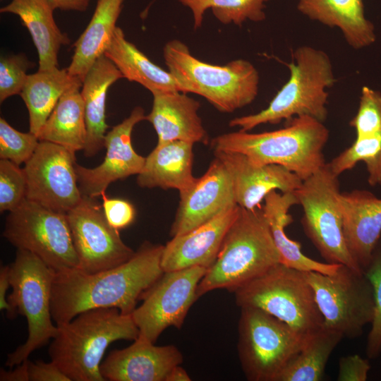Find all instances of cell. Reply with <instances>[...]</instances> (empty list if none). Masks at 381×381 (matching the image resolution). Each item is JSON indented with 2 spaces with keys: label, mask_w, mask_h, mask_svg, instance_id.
Segmentation results:
<instances>
[{
  "label": "cell",
  "mask_w": 381,
  "mask_h": 381,
  "mask_svg": "<svg viewBox=\"0 0 381 381\" xmlns=\"http://www.w3.org/2000/svg\"><path fill=\"white\" fill-rule=\"evenodd\" d=\"M164 246L143 242L127 262L92 274L79 270L55 272L52 315L56 325L91 309L115 308L131 315L143 293L164 273Z\"/></svg>",
  "instance_id": "cell-1"
},
{
  "label": "cell",
  "mask_w": 381,
  "mask_h": 381,
  "mask_svg": "<svg viewBox=\"0 0 381 381\" xmlns=\"http://www.w3.org/2000/svg\"><path fill=\"white\" fill-rule=\"evenodd\" d=\"M329 134L323 122L302 116L272 131L224 133L214 138L210 145L214 152L240 153L258 166L280 165L304 181L325 165L323 149Z\"/></svg>",
  "instance_id": "cell-2"
},
{
  "label": "cell",
  "mask_w": 381,
  "mask_h": 381,
  "mask_svg": "<svg viewBox=\"0 0 381 381\" xmlns=\"http://www.w3.org/2000/svg\"><path fill=\"white\" fill-rule=\"evenodd\" d=\"M57 326L48 353L71 381H106L100 365L107 347L139 336L131 315L115 308L88 310Z\"/></svg>",
  "instance_id": "cell-3"
},
{
  "label": "cell",
  "mask_w": 381,
  "mask_h": 381,
  "mask_svg": "<svg viewBox=\"0 0 381 381\" xmlns=\"http://www.w3.org/2000/svg\"><path fill=\"white\" fill-rule=\"evenodd\" d=\"M280 263L270 224L262 209L239 206L216 260L198 288V298L220 289L234 292Z\"/></svg>",
  "instance_id": "cell-4"
},
{
  "label": "cell",
  "mask_w": 381,
  "mask_h": 381,
  "mask_svg": "<svg viewBox=\"0 0 381 381\" xmlns=\"http://www.w3.org/2000/svg\"><path fill=\"white\" fill-rule=\"evenodd\" d=\"M286 66L290 71L289 79L268 107L258 113L233 119L229 123L231 127L249 131L261 124H277L302 116L321 122L326 120L327 89L335 83L329 56L322 50L302 46L295 49L291 63Z\"/></svg>",
  "instance_id": "cell-5"
},
{
  "label": "cell",
  "mask_w": 381,
  "mask_h": 381,
  "mask_svg": "<svg viewBox=\"0 0 381 381\" xmlns=\"http://www.w3.org/2000/svg\"><path fill=\"white\" fill-rule=\"evenodd\" d=\"M163 53L179 91L202 96L221 112L247 106L258 95L259 73L248 61L239 59L224 66L205 63L177 40L168 42Z\"/></svg>",
  "instance_id": "cell-6"
},
{
  "label": "cell",
  "mask_w": 381,
  "mask_h": 381,
  "mask_svg": "<svg viewBox=\"0 0 381 381\" xmlns=\"http://www.w3.org/2000/svg\"><path fill=\"white\" fill-rule=\"evenodd\" d=\"M10 265L11 293L8 301L28 322L25 342L8 353L5 365L11 368L21 363L35 350L54 339L58 326L53 324L52 294L55 272L32 253L17 249Z\"/></svg>",
  "instance_id": "cell-7"
},
{
  "label": "cell",
  "mask_w": 381,
  "mask_h": 381,
  "mask_svg": "<svg viewBox=\"0 0 381 381\" xmlns=\"http://www.w3.org/2000/svg\"><path fill=\"white\" fill-rule=\"evenodd\" d=\"M233 293L240 308L262 309L303 335L322 326L323 318L305 272L278 263Z\"/></svg>",
  "instance_id": "cell-8"
},
{
  "label": "cell",
  "mask_w": 381,
  "mask_h": 381,
  "mask_svg": "<svg viewBox=\"0 0 381 381\" xmlns=\"http://www.w3.org/2000/svg\"><path fill=\"white\" fill-rule=\"evenodd\" d=\"M238 330V357L250 381H277L308 336L254 307L241 308Z\"/></svg>",
  "instance_id": "cell-9"
},
{
  "label": "cell",
  "mask_w": 381,
  "mask_h": 381,
  "mask_svg": "<svg viewBox=\"0 0 381 381\" xmlns=\"http://www.w3.org/2000/svg\"><path fill=\"white\" fill-rule=\"evenodd\" d=\"M338 178L326 163L294 192L303 207L302 225L328 263L363 272L350 253L344 236Z\"/></svg>",
  "instance_id": "cell-10"
},
{
  "label": "cell",
  "mask_w": 381,
  "mask_h": 381,
  "mask_svg": "<svg viewBox=\"0 0 381 381\" xmlns=\"http://www.w3.org/2000/svg\"><path fill=\"white\" fill-rule=\"evenodd\" d=\"M3 236L17 249L37 255L55 272L79 269L65 213L25 199L9 212Z\"/></svg>",
  "instance_id": "cell-11"
},
{
  "label": "cell",
  "mask_w": 381,
  "mask_h": 381,
  "mask_svg": "<svg viewBox=\"0 0 381 381\" xmlns=\"http://www.w3.org/2000/svg\"><path fill=\"white\" fill-rule=\"evenodd\" d=\"M305 275L323 325L350 339L361 335L375 310L373 288L365 273L341 265L333 274L305 272Z\"/></svg>",
  "instance_id": "cell-12"
},
{
  "label": "cell",
  "mask_w": 381,
  "mask_h": 381,
  "mask_svg": "<svg viewBox=\"0 0 381 381\" xmlns=\"http://www.w3.org/2000/svg\"><path fill=\"white\" fill-rule=\"evenodd\" d=\"M207 269L192 267L164 272L141 296L131 316L141 336L155 343L168 327L180 329L198 298V286Z\"/></svg>",
  "instance_id": "cell-13"
},
{
  "label": "cell",
  "mask_w": 381,
  "mask_h": 381,
  "mask_svg": "<svg viewBox=\"0 0 381 381\" xmlns=\"http://www.w3.org/2000/svg\"><path fill=\"white\" fill-rule=\"evenodd\" d=\"M75 164V154L59 145L40 141L23 168L26 199L66 214L83 198Z\"/></svg>",
  "instance_id": "cell-14"
},
{
  "label": "cell",
  "mask_w": 381,
  "mask_h": 381,
  "mask_svg": "<svg viewBox=\"0 0 381 381\" xmlns=\"http://www.w3.org/2000/svg\"><path fill=\"white\" fill-rule=\"evenodd\" d=\"M79 270L92 274L117 267L135 254L107 222L102 207L95 198L83 195L66 213Z\"/></svg>",
  "instance_id": "cell-15"
},
{
  "label": "cell",
  "mask_w": 381,
  "mask_h": 381,
  "mask_svg": "<svg viewBox=\"0 0 381 381\" xmlns=\"http://www.w3.org/2000/svg\"><path fill=\"white\" fill-rule=\"evenodd\" d=\"M145 119L144 109L135 107L126 119L107 133L106 155L99 166L86 168L75 164L78 183L83 195L95 198L105 193L111 183L141 171L145 157L134 150L131 133L134 126Z\"/></svg>",
  "instance_id": "cell-16"
},
{
  "label": "cell",
  "mask_w": 381,
  "mask_h": 381,
  "mask_svg": "<svg viewBox=\"0 0 381 381\" xmlns=\"http://www.w3.org/2000/svg\"><path fill=\"white\" fill-rule=\"evenodd\" d=\"M179 195V204L170 230L172 237L194 229L237 204L231 176L217 157L193 186Z\"/></svg>",
  "instance_id": "cell-17"
},
{
  "label": "cell",
  "mask_w": 381,
  "mask_h": 381,
  "mask_svg": "<svg viewBox=\"0 0 381 381\" xmlns=\"http://www.w3.org/2000/svg\"><path fill=\"white\" fill-rule=\"evenodd\" d=\"M183 362L174 345L156 346L138 336L129 346L111 351L100 365L109 381H165L169 372Z\"/></svg>",
  "instance_id": "cell-18"
},
{
  "label": "cell",
  "mask_w": 381,
  "mask_h": 381,
  "mask_svg": "<svg viewBox=\"0 0 381 381\" xmlns=\"http://www.w3.org/2000/svg\"><path fill=\"white\" fill-rule=\"evenodd\" d=\"M238 209L237 204L231 205L209 222L172 237L163 248L161 265L164 272L196 266L209 269L216 260Z\"/></svg>",
  "instance_id": "cell-19"
},
{
  "label": "cell",
  "mask_w": 381,
  "mask_h": 381,
  "mask_svg": "<svg viewBox=\"0 0 381 381\" xmlns=\"http://www.w3.org/2000/svg\"><path fill=\"white\" fill-rule=\"evenodd\" d=\"M229 171L236 202L241 207H257L270 192L294 193L303 181L294 173L277 164L254 165L242 154L214 152Z\"/></svg>",
  "instance_id": "cell-20"
},
{
  "label": "cell",
  "mask_w": 381,
  "mask_h": 381,
  "mask_svg": "<svg viewBox=\"0 0 381 381\" xmlns=\"http://www.w3.org/2000/svg\"><path fill=\"white\" fill-rule=\"evenodd\" d=\"M343 232L348 249L364 272L381 236V198L366 190L341 193Z\"/></svg>",
  "instance_id": "cell-21"
},
{
  "label": "cell",
  "mask_w": 381,
  "mask_h": 381,
  "mask_svg": "<svg viewBox=\"0 0 381 381\" xmlns=\"http://www.w3.org/2000/svg\"><path fill=\"white\" fill-rule=\"evenodd\" d=\"M152 95V108L145 120L153 126L158 137L157 143L181 140L208 144V135L198 113V101L179 91Z\"/></svg>",
  "instance_id": "cell-22"
},
{
  "label": "cell",
  "mask_w": 381,
  "mask_h": 381,
  "mask_svg": "<svg viewBox=\"0 0 381 381\" xmlns=\"http://www.w3.org/2000/svg\"><path fill=\"white\" fill-rule=\"evenodd\" d=\"M193 145L181 140L157 143L145 157L138 174V185L149 188H174L179 193L191 188L198 179L192 171Z\"/></svg>",
  "instance_id": "cell-23"
},
{
  "label": "cell",
  "mask_w": 381,
  "mask_h": 381,
  "mask_svg": "<svg viewBox=\"0 0 381 381\" xmlns=\"http://www.w3.org/2000/svg\"><path fill=\"white\" fill-rule=\"evenodd\" d=\"M55 9L49 0H11L0 9L1 13L18 16L29 31L38 54V71L57 68L59 52L69 43L56 23Z\"/></svg>",
  "instance_id": "cell-24"
},
{
  "label": "cell",
  "mask_w": 381,
  "mask_h": 381,
  "mask_svg": "<svg viewBox=\"0 0 381 381\" xmlns=\"http://www.w3.org/2000/svg\"><path fill=\"white\" fill-rule=\"evenodd\" d=\"M123 78L114 64L104 54L92 65L85 76L80 94L83 99L87 128L84 155L94 157L104 147L109 126L106 122V99L108 89Z\"/></svg>",
  "instance_id": "cell-25"
},
{
  "label": "cell",
  "mask_w": 381,
  "mask_h": 381,
  "mask_svg": "<svg viewBox=\"0 0 381 381\" xmlns=\"http://www.w3.org/2000/svg\"><path fill=\"white\" fill-rule=\"evenodd\" d=\"M297 9L310 20L337 28L352 48L366 47L376 39L373 24L365 16L363 0H296Z\"/></svg>",
  "instance_id": "cell-26"
},
{
  "label": "cell",
  "mask_w": 381,
  "mask_h": 381,
  "mask_svg": "<svg viewBox=\"0 0 381 381\" xmlns=\"http://www.w3.org/2000/svg\"><path fill=\"white\" fill-rule=\"evenodd\" d=\"M262 211L270 224L272 237L280 255V263L301 272H317L325 274H334L339 264L321 262L305 255L299 242L291 240L284 231L293 221L289 214L291 207L298 205L294 193H269L265 198Z\"/></svg>",
  "instance_id": "cell-27"
},
{
  "label": "cell",
  "mask_w": 381,
  "mask_h": 381,
  "mask_svg": "<svg viewBox=\"0 0 381 381\" xmlns=\"http://www.w3.org/2000/svg\"><path fill=\"white\" fill-rule=\"evenodd\" d=\"M124 0H97L94 13L74 43V53L67 68L70 74L83 81L95 62L109 44Z\"/></svg>",
  "instance_id": "cell-28"
},
{
  "label": "cell",
  "mask_w": 381,
  "mask_h": 381,
  "mask_svg": "<svg viewBox=\"0 0 381 381\" xmlns=\"http://www.w3.org/2000/svg\"><path fill=\"white\" fill-rule=\"evenodd\" d=\"M80 78L67 68L38 71L28 75L20 94L29 113L30 132L38 135L61 96L70 89L82 87Z\"/></svg>",
  "instance_id": "cell-29"
},
{
  "label": "cell",
  "mask_w": 381,
  "mask_h": 381,
  "mask_svg": "<svg viewBox=\"0 0 381 381\" xmlns=\"http://www.w3.org/2000/svg\"><path fill=\"white\" fill-rule=\"evenodd\" d=\"M104 55L121 73L123 78L135 82L152 92L179 91L173 76L161 68L125 37L117 27ZM180 92V91H179Z\"/></svg>",
  "instance_id": "cell-30"
},
{
  "label": "cell",
  "mask_w": 381,
  "mask_h": 381,
  "mask_svg": "<svg viewBox=\"0 0 381 381\" xmlns=\"http://www.w3.org/2000/svg\"><path fill=\"white\" fill-rule=\"evenodd\" d=\"M80 87H74L61 96L38 135L40 141L59 145L73 154L85 149L87 128Z\"/></svg>",
  "instance_id": "cell-31"
},
{
  "label": "cell",
  "mask_w": 381,
  "mask_h": 381,
  "mask_svg": "<svg viewBox=\"0 0 381 381\" xmlns=\"http://www.w3.org/2000/svg\"><path fill=\"white\" fill-rule=\"evenodd\" d=\"M344 336L323 325L307 339L298 353L288 363L277 381H319L328 359Z\"/></svg>",
  "instance_id": "cell-32"
},
{
  "label": "cell",
  "mask_w": 381,
  "mask_h": 381,
  "mask_svg": "<svg viewBox=\"0 0 381 381\" xmlns=\"http://www.w3.org/2000/svg\"><path fill=\"white\" fill-rule=\"evenodd\" d=\"M192 11L194 28L202 25L206 10L211 9L215 18L223 24L238 26L250 20L260 22L265 19V3L270 0H177Z\"/></svg>",
  "instance_id": "cell-33"
},
{
  "label": "cell",
  "mask_w": 381,
  "mask_h": 381,
  "mask_svg": "<svg viewBox=\"0 0 381 381\" xmlns=\"http://www.w3.org/2000/svg\"><path fill=\"white\" fill-rule=\"evenodd\" d=\"M363 162L371 186H381V130L365 137L356 138L353 143L334 157L328 165L337 176L352 169Z\"/></svg>",
  "instance_id": "cell-34"
},
{
  "label": "cell",
  "mask_w": 381,
  "mask_h": 381,
  "mask_svg": "<svg viewBox=\"0 0 381 381\" xmlns=\"http://www.w3.org/2000/svg\"><path fill=\"white\" fill-rule=\"evenodd\" d=\"M364 273L372 284L375 299L374 316L365 352L369 358H376L381 354V238Z\"/></svg>",
  "instance_id": "cell-35"
},
{
  "label": "cell",
  "mask_w": 381,
  "mask_h": 381,
  "mask_svg": "<svg viewBox=\"0 0 381 381\" xmlns=\"http://www.w3.org/2000/svg\"><path fill=\"white\" fill-rule=\"evenodd\" d=\"M39 142L36 135L20 132L3 117L0 118L1 159H7L20 166L32 157Z\"/></svg>",
  "instance_id": "cell-36"
},
{
  "label": "cell",
  "mask_w": 381,
  "mask_h": 381,
  "mask_svg": "<svg viewBox=\"0 0 381 381\" xmlns=\"http://www.w3.org/2000/svg\"><path fill=\"white\" fill-rule=\"evenodd\" d=\"M23 169L7 159L0 161V212H11L26 199Z\"/></svg>",
  "instance_id": "cell-37"
},
{
  "label": "cell",
  "mask_w": 381,
  "mask_h": 381,
  "mask_svg": "<svg viewBox=\"0 0 381 381\" xmlns=\"http://www.w3.org/2000/svg\"><path fill=\"white\" fill-rule=\"evenodd\" d=\"M349 125L355 129L356 138L368 136L381 130V92L363 87L357 114Z\"/></svg>",
  "instance_id": "cell-38"
},
{
  "label": "cell",
  "mask_w": 381,
  "mask_h": 381,
  "mask_svg": "<svg viewBox=\"0 0 381 381\" xmlns=\"http://www.w3.org/2000/svg\"><path fill=\"white\" fill-rule=\"evenodd\" d=\"M31 63L24 54L1 56L0 59V102L20 95L25 83Z\"/></svg>",
  "instance_id": "cell-39"
},
{
  "label": "cell",
  "mask_w": 381,
  "mask_h": 381,
  "mask_svg": "<svg viewBox=\"0 0 381 381\" xmlns=\"http://www.w3.org/2000/svg\"><path fill=\"white\" fill-rule=\"evenodd\" d=\"M102 209L108 223L119 230L130 226L134 221L135 210L128 200L121 198H108L105 193L102 194Z\"/></svg>",
  "instance_id": "cell-40"
},
{
  "label": "cell",
  "mask_w": 381,
  "mask_h": 381,
  "mask_svg": "<svg viewBox=\"0 0 381 381\" xmlns=\"http://www.w3.org/2000/svg\"><path fill=\"white\" fill-rule=\"evenodd\" d=\"M368 360L358 354L343 356L339 359L338 381H365L370 369Z\"/></svg>",
  "instance_id": "cell-41"
},
{
  "label": "cell",
  "mask_w": 381,
  "mask_h": 381,
  "mask_svg": "<svg viewBox=\"0 0 381 381\" xmlns=\"http://www.w3.org/2000/svg\"><path fill=\"white\" fill-rule=\"evenodd\" d=\"M30 381H71L52 361L29 362Z\"/></svg>",
  "instance_id": "cell-42"
},
{
  "label": "cell",
  "mask_w": 381,
  "mask_h": 381,
  "mask_svg": "<svg viewBox=\"0 0 381 381\" xmlns=\"http://www.w3.org/2000/svg\"><path fill=\"white\" fill-rule=\"evenodd\" d=\"M10 265H1L0 267V309L6 312L7 317L9 319H14L17 313L14 311L10 305L6 295L8 289L11 287Z\"/></svg>",
  "instance_id": "cell-43"
},
{
  "label": "cell",
  "mask_w": 381,
  "mask_h": 381,
  "mask_svg": "<svg viewBox=\"0 0 381 381\" xmlns=\"http://www.w3.org/2000/svg\"><path fill=\"white\" fill-rule=\"evenodd\" d=\"M29 362L28 359L25 360L11 370H6L4 368L0 370L1 381H30L29 376Z\"/></svg>",
  "instance_id": "cell-44"
},
{
  "label": "cell",
  "mask_w": 381,
  "mask_h": 381,
  "mask_svg": "<svg viewBox=\"0 0 381 381\" xmlns=\"http://www.w3.org/2000/svg\"><path fill=\"white\" fill-rule=\"evenodd\" d=\"M55 8L63 11H85L90 0H49Z\"/></svg>",
  "instance_id": "cell-45"
},
{
  "label": "cell",
  "mask_w": 381,
  "mask_h": 381,
  "mask_svg": "<svg viewBox=\"0 0 381 381\" xmlns=\"http://www.w3.org/2000/svg\"><path fill=\"white\" fill-rule=\"evenodd\" d=\"M190 377L186 370L180 366L176 365L168 374L165 381H190Z\"/></svg>",
  "instance_id": "cell-46"
}]
</instances>
